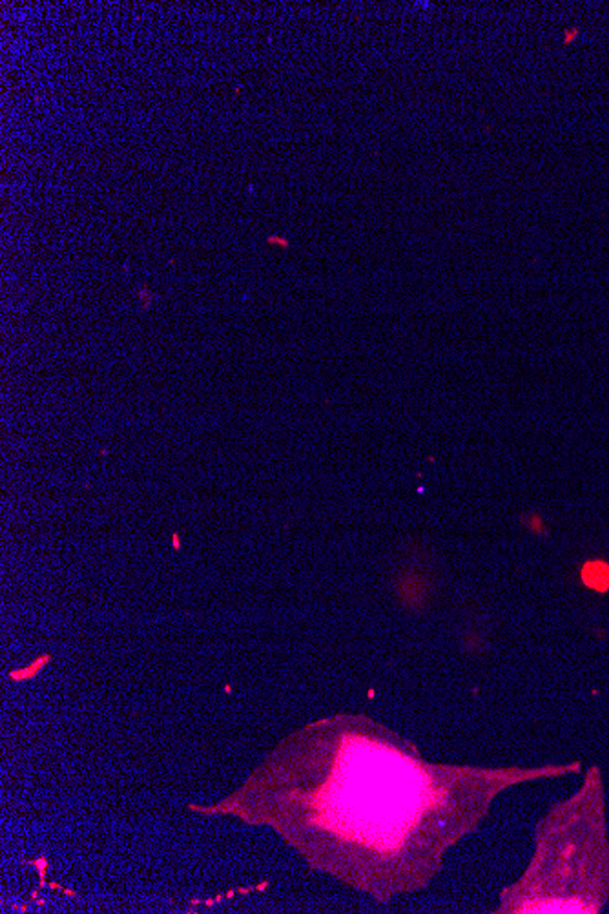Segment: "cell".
I'll return each mask as SVG.
<instances>
[{
  "mask_svg": "<svg viewBox=\"0 0 609 914\" xmlns=\"http://www.w3.org/2000/svg\"><path fill=\"white\" fill-rule=\"evenodd\" d=\"M582 578L589 588L604 591L609 588V566L606 562H589L584 566Z\"/></svg>",
  "mask_w": 609,
  "mask_h": 914,
  "instance_id": "cell-2",
  "label": "cell"
},
{
  "mask_svg": "<svg viewBox=\"0 0 609 914\" xmlns=\"http://www.w3.org/2000/svg\"><path fill=\"white\" fill-rule=\"evenodd\" d=\"M174 548L179 550V537H177V535H174Z\"/></svg>",
  "mask_w": 609,
  "mask_h": 914,
  "instance_id": "cell-4",
  "label": "cell"
},
{
  "mask_svg": "<svg viewBox=\"0 0 609 914\" xmlns=\"http://www.w3.org/2000/svg\"><path fill=\"white\" fill-rule=\"evenodd\" d=\"M422 797V775L407 760L363 749L345 754L334 788V818L345 830L389 839L407 829Z\"/></svg>",
  "mask_w": 609,
  "mask_h": 914,
  "instance_id": "cell-1",
  "label": "cell"
},
{
  "mask_svg": "<svg viewBox=\"0 0 609 914\" xmlns=\"http://www.w3.org/2000/svg\"><path fill=\"white\" fill-rule=\"evenodd\" d=\"M139 296H141V300H145V309H148V307H150V292H148L146 289H143L139 292Z\"/></svg>",
  "mask_w": 609,
  "mask_h": 914,
  "instance_id": "cell-3",
  "label": "cell"
}]
</instances>
